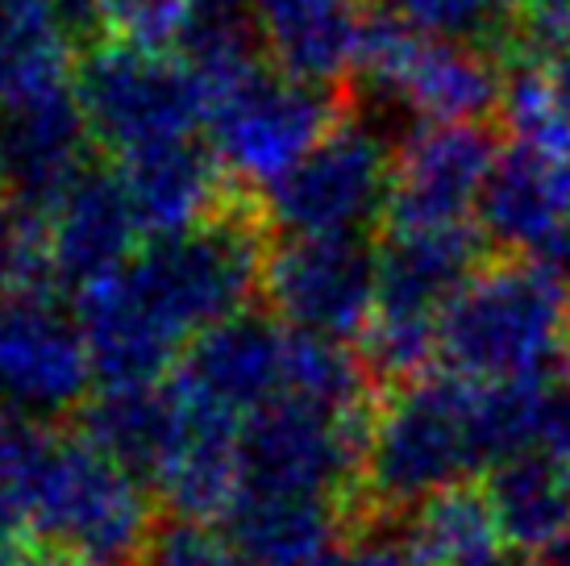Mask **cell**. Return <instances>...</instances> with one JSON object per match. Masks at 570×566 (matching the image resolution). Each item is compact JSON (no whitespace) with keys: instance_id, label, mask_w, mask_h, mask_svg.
<instances>
[{"instance_id":"e0dca14e","label":"cell","mask_w":570,"mask_h":566,"mask_svg":"<svg viewBox=\"0 0 570 566\" xmlns=\"http://www.w3.org/2000/svg\"><path fill=\"white\" fill-rule=\"evenodd\" d=\"M112 172L121 175L134 213L142 221V234L150 237L184 234L191 225H200L213 213H222L229 196L242 188L229 179L213 146L200 138L117 158Z\"/></svg>"},{"instance_id":"ac0fdd59","label":"cell","mask_w":570,"mask_h":566,"mask_svg":"<svg viewBox=\"0 0 570 566\" xmlns=\"http://www.w3.org/2000/svg\"><path fill=\"white\" fill-rule=\"evenodd\" d=\"M175 396L171 383H146V388H100L80 409V433L96 441L112 462L138 475L146 488H155L163 462L175 441Z\"/></svg>"},{"instance_id":"8fae6325","label":"cell","mask_w":570,"mask_h":566,"mask_svg":"<svg viewBox=\"0 0 570 566\" xmlns=\"http://www.w3.org/2000/svg\"><path fill=\"white\" fill-rule=\"evenodd\" d=\"M96 383L80 321L59 300H0V412L55 421Z\"/></svg>"},{"instance_id":"d6986e66","label":"cell","mask_w":570,"mask_h":566,"mask_svg":"<svg viewBox=\"0 0 570 566\" xmlns=\"http://www.w3.org/2000/svg\"><path fill=\"white\" fill-rule=\"evenodd\" d=\"M500 546L504 541H500L488 491L475 484H454L416 504L400 537L409 566H466L500 554Z\"/></svg>"},{"instance_id":"30bf717a","label":"cell","mask_w":570,"mask_h":566,"mask_svg":"<svg viewBox=\"0 0 570 566\" xmlns=\"http://www.w3.org/2000/svg\"><path fill=\"white\" fill-rule=\"evenodd\" d=\"M500 155L504 146L488 121H421L396 146L383 234L479 225Z\"/></svg>"},{"instance_id":"4fadbf2b","label":"cell","mask_w":570,"mask_h":566,"mask_svg":"<svg viewBox=\"0 0 570 566\" xmlns=\"http://www.w3.org/2000/svg\"><path fill=\"white\" fill-rule=\"evenodd\" d=\"M38 217L47 234L50 280L63 296H80L92 283L109 280L142 246V221L112 167L92 163Z\"/></svg>"},{"instance_id":"ffe728a7","label":"cell","mask_w":570,"mask_h":566,"mask_svg":"<svg viewBox=\"0 0 570 566\" xmlns=\"http://www.w3.org/2000/svg\"><path fill=\"white\" fill-rule=\"evenodd\" d=\"M67 47L50 0H0V105L71 79Z\"/></svg>"},{"instance_id":"9a60e30c","label":"cell","mask_w":570,"mask_h":566,"mask_svg":"<svg viewBox=\"0 0 570 566\" xmlns=\"http://www.w3.org/2000/svg\"><path fill=\"white\" fill-rule=\"evenodd\" d=\"M479 225L508 254L570 271V150L504 146L483 192Z\"/></svg>"},{"instance_id":"7c38bea8","label":"cell","mask_w":570,"mask_h":566,"mask_svg":"<svg viewBox=\"0 0 570 566\" xmlns=\"http://www.w3.org/2000/svg\"><path fill=\"white\" fill-rule=\"evenodd\" d=\"M287 325L242 313L196 338L171 371V392L213 417L246 424L287 392Z\"/></svg>"},{"instance_id":"d4e9b609","label":"cell","mask_w":570,"mask_h":566,"mask_svg":"<svg viewBox=\"0 0 570 566\" xmlns=\"http://www.w3.org/2000/svg\"><path fill=\"white\" fill-rule=\"evenodd\" d=\"M504 13H517L524 26V47H567L570 0H495Z\"/></svg>"},{"instance_id":"5bb4252c","label":"cell","mask_w":570,"mask_h":566,"mask_svg":"<svg viewBox=\"0 0 570 566\" xmlns=\"http://www.w3.org/2000/svg\"><path fill=\"white\" fill-rule=\"evenodd\" d=\"M92 129L83 117L76 76L0 105V188L33 213L92 167Z\"/></svg>"},{"instance_id":"7402d4cb","label":"cell","mask_w":570,"mask_h":566,"mask_svg":"<svg viewBox=\"0 0 570 566\" xmlns=\"http://www.w3.org/2000/svg\"><path fill=\"white\" fill-rule=\"evenodd\" d=\"M191 0H100V38L129 50L171 55L184 47Z\"/></svg>"},{"instance_id":"277c9868","label":"cell","mask_w":570,"mask_h":566,"mask_svg":"<svg viewBox=\"0 0 570 566\" xmlns=\"http://www.w3.org/2000/svg\"><path fill=\"white\" fill-rule=\"evenodd\" d=\"M205 79V134L234 184L267 192L284 179L346 113L337 88L284 76L263 55Z\"/></svg>"},{"instance_id":"484cf974","label":"cell","mask_w":570,"mask_h":566,"mask_svg":"<svg viewBox=\"0 0 570 566\" xmlns=\"http://www.w3.org/2000/svg\"><path fill=\"white\" fill-rule=\"evenodd\" d=\"M313 566H409L400 541H383L375 534L346 537L337 550H330L325 558H317Z\"/></svg>"},{"instance_id":"ba28073f","label":"cell","mask_w":570,"mask_h":566,"mask_svg":"<svg viewBox=\"0 0 570 566\" xmlns=\"http://www.w3.org/2000/svg\"><path fill=\"white\" fill-rule=\"evenodd\" d=\"M358 76L421 121H488L504 105L508 71L483 47L416 33L396 17L371 13Z\"/></svg>"},{"instance_id":"3957f363","label":"cell","mask_w":570,"mask_h":566,"mask_svg":"<svg viewBox=\"0 0 570 566\" xmlns=\"http://www.w3.org/2000/svg\"><path fill=\"white\" fill-rule=\"evenodd\" d=\"M438 371L500 388L570 371V287L533 258H488L450 300Z\"/></svg>"},{"instance_id":"7a4b0ae2","label":"cell","mask_w":570,"mask_h":566,"mask_svg":"<svg viewBox=\"0 0 570 566\" xmlns=\"http://www.w3.org/2000/svg\"><path fill=\"white\" fill-rule=\"evenodd\" d=\"M479 467H491L479 383L450 371H429L412 383L387 388L375 404L366 441L358 534H375L429 496L466 484V475Z\"/></svg>"},{"instance_id":"f1b7e54d","label":"cell","mask_w":570,"mask_h":566,"mask_svg":"<svg viewBox=\"0 0 570 566\" xmlns=\"http://www.w3.org/2000/svg\"><path fill=\"white\" fill-rule=\"evenodd\" d=\"M533 566H570V563H533Z\"/></svg>"},{"instance_id":"6da1fadb","label":"cell","mask_w":570,"mask_h":566,"mask_svg":"<svg viewBox=\"0 0 570 566\" xmlns=\"http://www.w3.org/2000/svg\"><path fill=\"white\" fill-rule=\"evenodd\" d=\"M271 234L258 192L238 188L222 213L184 234L146 237L126 267L80 292L76 321L96 383H163L196 338L250 313Z\"/></svg>"},{"instance_id":"44dd1931","label":"cell","mask_w":570,"mask_h":566,"mask_svg":"<svg viewBox=\"0 0 570 566\" xmlns=\"http://www.w3.org/2000/svg\"><path fill=\"white\" fill-rule=\"evenodd\" d=\"M59 300L50 280L42 217L9 188H0V300Z\"/></svg>"},{"instance_id":"9c48e42d","label":"cell","mask_w":570,"mask_h":566,"mask_svg":"<svg viewBox=\"0 0 570 566\" xmlns=\"http://www.w3.org/2000/svg\"><path fill=\"white\" fill-rule=\"evenodd\" d=\"M380 292V251L366 234H304L271 242L263 300L287 330L358 347Z\"/></svg>"},{"instance_id":"2e32d148","label":"cell","mask_w":570,"mask_h":566,"mask_svg":"<svg viewBox=\"0 0 570 566\" xmlns=\"http://www.w3.org/2000/svg\"><path fill=\"white\" fill-rule=\"evenodd\" d=\"M366 26L363 0H254L263 59L317 88H337L358 71Z\"/></svg>"},{"instance_id":"603a6c76","label":"cell","mask_w":570,"mask_h":566,"mask_svg":"<svg viewBox=\"0 0 570 566\" xmlns=\"http://www.w3.org/2000/svg\"><path fill=\"white\" fill-rule=\"evenodd\" d=\"M375 4L416 33L471 42L483 50L495 47V26L504 13L495 0H375Z\"/></svg>"},{"instance_id":"8992f818","label":"cell","mask_w":570,"mask_h":566,"mask_svg":"<svg viewBox=\"0 0 570 566\" xmlns=\"http://www.w3.org/2000/svg\"><path fill=\"white\" fill-rule=\"evenodd\" d=\"M76 92L92 142L112 158L188 142L205 129V79L179 55H150L117 42L88 47L76 67Z\"/></svg>"},{"instance_id":"5b68a950","label":"cell","mask_w":570,"mask_h":566,"mask_svg":"<svg viewBox=\"0 0 570 566\" xmlns=\"http://www.w3.org/2000/svg\"><path fill=\"white\" fill-rule=\"evenodd\" d=\"M155 529V504L142 479L80 429H59L33 491L26 541L55 546L83 566H142Z\"/></svg>"},{"instance_id":"4316f807","label":"cell","mask_w":570,"mask_h":566,"mask_svg":"<svg viewBox=\"0 0 570 566\" xmlns=\"http://www.w3.org/2000/svg\"><path fill=\"white\" fill-rule=\"evenodd\" d=\"M0 566H83L80 558L55 550V546H38V541H13L0 537Z\"/></svg>"},{"instance_id":"52a82bcc","label":"cell","mask_w":570,"mask_h":566,"mask_svg":"<svg viewBox=\"0 0 570 566\" xmlns=\"http://www.w3.org/2000/svg\"><path fill=\"white\" fill-rule=\"evenodd\" d=\"M392 172L396 146L354 105H346L330 134L284 179L258 192V201L271 230H284L287 237L366 234V225H383Z\"/></svg>"},{"instance_id":"cb8c5ba5","label":"cell","mask_w":570,"mask_h":566,"mask_svg":"<svg viewBox=\"0 0 570 566\" xmlns=\"http://www.w3.org/2000/svg\"><path fill=\"white\" fill-rule=\"evenodd\" d=\"M142 566H246L225 529H213L208 520L171 517L155 529L146 546Z\"/></svg>"},{"instance_id":"83f0119b","label":"cell","mask_w":570,"mask_h":566,"mask_svg":"<svg viewBox=\"0 0 570 566\" xmlns=\"http://www.w3.org/2000/svg\"><path fill=\"white\" fill-rule=\"evenodd\" d=\"M466 566H533V563H521V558H504V554H491V558H479V563H466Z\"/></svg>"}]
</instances>
